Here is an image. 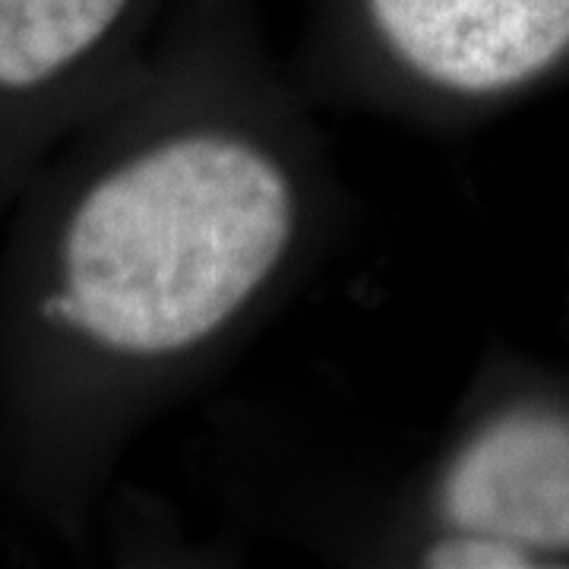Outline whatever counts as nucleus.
<instances>
[{"mask_svg": "<svg viewBox=\"0 0 569 569\" xmlns=\"http://www.w3.org/2000/svg\"><path fill=\"white\" fill-rule=\"evenodd\" d=\"M313 216L295 123L244 70H203L63 206L41 323L111 365H206L279 291Z\"/></svg>", "mask_w": 569, "mask_h": 569, "instance_id": "nucleus-1", "label": "nucleus"}, {"mask_svg": "<svg viewBox=\"0 0 569 569\" xmlns=\"http://www.w3.org/2000/svg\"><path fill=\"white\" fill-rule=\"evenodd\" d=\"M427 535L493 538L541 557L569 553V421L503 408L462 427L425 493Z\"/></svg>", "mask_w": 569, "mask_h": 569, "instance_id": "nucleus-3", "label": "nucleus"}, {"mask_svg": "<svg viewBox=\"0 0 569 569\" xmlns=\"http://www.w3.org/2000/svg\"><path fill=\"white\" fill-rule=\"evenodd\" d=\"M133 0H0V99H41L102 51Z\"/></svg>", "mask_w": 569, "mask_h": 569, "instance_id": "nucleus-4", "label": "nucleus"}, {"mask_svg": "<svg viewBox=\"0 0 569 569\" xmlns=\"http://www.w3.org/2000/svg\"><path fill=\"white\" fill-rule=\"evenodd\" d=\"M389 80L427 102L500 99L569 51V0H365Z\"/></svg>", "mask_w": 569, "mask_h": 569, "instance_id": "nucleus-2", "label": "nucleus"}]
</instances>
